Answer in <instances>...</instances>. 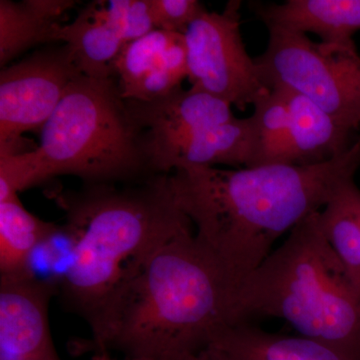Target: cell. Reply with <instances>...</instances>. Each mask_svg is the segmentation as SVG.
<instances>
[{
  "mask_svg": "<svg viewBox=\"0 0 360 360\" xmlns=\"http://www.w3.org/2000/svg\"><path fill=\"white\" fill-rule=\"evenodd\" d=\"M354 182H345L322 208L321 224L329 245L360 295V221L350 195Z\"/></svg>",
  "mask_w": 360,
  "mask_h": 360,
  "instance_id": "d6986e66",
  "label": "cell"
},
{
  "mask_svg": "<svg viewBox=\"0 0 360 360\" xmlns=\"http://www.w3.org/2000/svg\"><path fill=\"white\" fill-rule=\"evenodd\" d=\"M251 316L283 319L360 360V295L322 231L321 212L296 225L232 293L231 323Z\"/></svg>",
  "mask_w": 360,
  "mask_h": 360,
  "instance_id": "277c9868",
  "label": "cell"
},
{
  "mask_svg": "<svg viewBox=\"0 0 360 360\" xmlns=\"http://www.w3.org/2000/svg\"><path fill=\"white\" fill-rule=\"evenodd\" d=\"M255 155L252 167L288 163L290 115L285 91L272 87L253 104Z\"/></svg>",
  "mask_w": 360,
  "mask_h": 360,
  "instance_id": "ffe728a7",
  "label": "cell"
},
{
  "mask_svg": "<svg viewBox=\"0 0 360 360\" xmlns=\"http://www.w3.org/2000/svg\"><path fill=\"white\" fill-rule=\"evenodd\" d=\"M360 165V139L347 153L314 165L220 169L186 167L170 174L175 198L195 236L233 293L272 252L277 239L321 212Z\"/></svg>",
  "mask_w": 360,
  "mask_h": 360,
  "instance_id": "6da1fadb",
  "label": "cell"
},
{
  "mask_svg": "<svg viewBox=\"0 0 360 360\" xmlns=\"http://www.w3.org/2000/svg\"><path fill=\"white\" fill-rule=\"evenodd\" d=\"M84 75L68 44L44 49L0 72V156L39 148L23 134L42 129L66 90Z\"/></svg>",
  "mask_w": 360,
  "mask_h": 360,
  "instance_id": "ba28073f",
  "label": "cell"
},
{
  "mask_svg": "<svg viewBox=\"0 0 360 360\" xmlns=\"http://www.w3.org/2000/svg\"><path fill=\"white\" fill-rule=\"evenodd\" d=\"M58 224L25 210L18 196L0 201V276H20L32 251Z\"/></svg>",
  "mask_w": 360,
  "mask_h": 360,
  "instance_id": "ac0fdd59",
  "label": "cell"
},
{
  "mask_svg": "<svg viewBox=\"0 0 360 360\" xmlns=\"http://www.w3.org/2000/svg\"><path fill=\"white\" fill-rule=\"evenodd\" d=\"M255 155V127L250 116L198 130L155 151L148 162L151 174H172L186 167H251Z\"/></svg>",
  "mask_w": 360,
  "mask_h": 360,
  "instance_id": "7c38bea8",
  "label": "cell"
},
{
  "mask_svg": "<svg viewBox=\"0 0 360 360\" xmlns=\"http://www.w3.org/2000/svg\"><path fill=\"white\" fill-rule=\"evenodd\" d=\"M240 4L229 1L221 13L206 11L189 25L184 39L191 89L243 110L270 89L243 44Z\"/></svg>",
  "mask_w": 360,
  "mask_h": 360,
  "instance_id": "52a82bcc",
  "label": "cell"
},
{
  "mask_svg": "<svg viewBox=\"0 0 360 360\" xmlns=\"http://www.w3.org/2000/svg\"><path fill=\"white\" fill-rule=\"evenodd\" d=\"M32 153L37 186L58 175L86 184H132L153 175L115 78L75 80Z\"/></svg>",
  "mask_w": 360,
  "mask_h": 360,
  "instance_id": "5b68a950",
  "label": "cell"
},
{
  "mask_svg": "<svg viewBox=\"0 0 360 360\" xmlns=\"http://www.w3.org/2000/svg\"><path fill=\"white\" fill-rule=\"evenodd\" d=\"M54 198L77 238L75 262L58 295L86 322L96 354H106L130 285L161 246L193 224L177 203L170 174L125 186L86 184Z\"/></svg>",
  "mask_w": 360,
  "mask_h": 360,
  "instance_id": "7a4b0ae2",
  "label": "cell"
},
{
  "mask_svg": "<svg viewBox=\"0 0 360 360\" xmlns=\"http://www.w3.org/2000/svg\"><path fill=\"white\" fill-rule=\"evenodd\" d=\"M232 291L194 229L168 240L123 298L111 349L127 359L184 360L231 322Z\"/></svg>",
  "mask_w": 360,
  "mask_h": 360,
  "instance_id": "3957f363",
  "label": "cell"
},
{
  "mask_svg": "<svg viewBox=\"0 0 360 360\" xmlns=\"http://www.w3.org/2000/svg\"><path fill=\"white\" fill-rule=\"evenodd\" d=\"M52 42L68 44L82 72L98 79L115 78V61L127 44L106 13L105 1L91 2L70 25L56 26Z\"/></svg>",
  "mask_w": 360,
  "mask_h": 360,
  "instance_id": "9a60e30c",
  "label": "cell"
},
{
  "mask_svg": "<svg viewBox=\"0 0 360 360\" xmlns=\"http://www.w3.org/2000/svg\"><path fill=\"white\" fill-rule=\"evenodd\" d=\"M283 90L290 115V165L324 162L352 148L355 141L350 139L354 129L338 122L307 97Z\"/></svg>",
  "mask_w": 360,
  "mask_h": 360,
  "instance_id": "2e32d148",
  "label": "cell"
},
{
  "mask_svg": "<svg viewBox=\"0 0 360 360\" xmlns=\"http://www.w3.org/2000/svg\"><path fill=\"white\" fill-rule=\"evenodd\" d=\"M125 103L141 134L146 160L172 142L236 118L231 104L191 87L153 101L125 99Z\"/></svg>",
  "mask_w": 360,
  "mask_h": 360,
  "instance_id": "9c48e42d",
  "label": "cell"
},
{
  "mask_svg": "<svg viewBox=\"0 0 360 360\" xmlns=\"http://www.w3.org/2000/svg\"><path fill=\"white\" fill-rule=\"evenodd\" d=\"M110 355L105 354V352H97V354L92 357V360H110Z\"/></svg>",
  "mask_w": 360,
  "mask_h": 360,
  "instance_id": "d4e9b609",
  "label": "cell"
},
{
  "mask_svg": "<svg viewBox=\"0 0 360 360\" xmlns=\"http://www.w3.org/2000/svg\"><path fill=\"white\" fill-rule=\"evenodd\" d=\"M115 70L124 99L146 103L172 94L188 78L184 34L155 30L129 42Z\"/></svg>",
  "mask_w": 360,
  "mask_h": 360,
  "instance_id": "30bf717a",
  "label": "cell"
},
{
  "mask_svg": "<svg viewBox=\"0 0 360 360\" xmlns=\"http://www.w3.org/2000/svg\"><path fill=\"white\" fill-rule=\"evenodd\" d=\"M155 30L184 34L206 9L198 0H149Z\"/></svg>",
  "mask_w": 360,
  "mask_h": 360,
  "instance_id": "603a6c76",
  "label": "cell"
},
{
  "mask_svg": "<svg viewBox=\"0 0 360 360\" xmlns=\"http://www.w3.org/2000/svg\"><path fill=\"white\" fill-rule=\"evenodd\" d=\"M198 355L203 360H359L321 340L276 335L245 321L220 328Z\"/></svg>",
  "mask_w": 360,
  "mask_h": 360,
  "instance_id": "4fadbf2b",
  "label": "cell"
},
{
  "mask_svg": "<svg viewBox=\"0 0 360 360\" xmlns=\"http://www.w3.org/2000/svg\"><path fill=\"white\" fill-rule=\"evenodd\" d=\"M37 360H60L58 354H54L51 355H49V356L42 357V359H37Z\"/></svg>",
  "mask_w": 360,
  "mask_h": 360,
  "instance_id": "484cf974",
  "label": "cell"
},
{
  "mask_svg": "<svg viewBox=\"0 0 360 360\" xmlns=\"http://www.w3.org/2000/svg\"><path fill=\"white\" fill-rule=\"evenodd\" d=\"M105 9L127 44L155 30L149 0H111L105 1Z\"/></svg>",
  "mask_w": 360,
  "mask_h": 360,
  "instance_id": "7402d4cb",
  "label": "cell"
},
{
  "mask_svg": "<svg viewBox=\"0 0 360 360\" xmlns=\"http://www.w3.org/2000/svg\"><path fill=\"white\" fill-rule=\"evenodd\" d=\"M77 6L73 0L0 1V65H8L33 45L51 44L61 18Z\"/></svg>",
  "mask_w": 360,
  "mask_h": 360,
  "instance_id": "e0dca14e",
  "label": "cell"
},
{
  "mask_svg": "<svg viewBox=\"0 0 360 360\" xmlns=\"http://www.w3.org/2000/svg\"><path fill=\"white\" fill-rule=\"evenodd\" d=\"M266 49L255 58L269 89L309 98L338 122L360 127V56L336 51L307 35L269 26Z\"/></svg>",
  "mask_w": 360,
  "mask_h": 360,
  "instance_id": "8992f818",
  "label": "cell"
},
{
  "mask_svg": "<svg viewBox=\"0 0 360 360\" xmlns=\"http://www.w3.org/2000/svg\"><path fill=\"white\" fill-rule=\"evenodd\" d=\"M184 360H203L201 359L200 355L195 354V355H191V356L186 357V359H184Z\"/></svg>",
  "mask_w": 360,
  "mask_h": 360,
  "instance_id": "4316f807",
  "label": "cell"
},
{
  "mask_svg": "<svg viewBox=\"0 0 360 360\" xmlns=\"http://www.w3.org/2000/svg\"><path fill=\"white\" fill-rule=\"evenodd\" d=\"M110 360H115V359H111V357H110ZM125 360H137V359H125Z\"/></svg>",
  "mask_w": 360,
  "mask_h": 360,
  "instance_id": "83f0119b",
  "label": "cell"
},
{
  "mask_svg": "<svg viewBox=\"0 0 360 360\" xmlns=\"http://www.w3.org/2000/svg\"><path fill=\"white\" fill-rule=\"evenodd\" d=\"M350 195H352V203H354L355 212L359 215L360 221V189L354 182L352 184V187H350Z\"/></svg>",
  "mask_w": 360,
  "mask_h": 360,
  "instance_id": "cb8c5ba5",
  "label": "cell"
},
{
  "mask_svg": "<svg viewBox=\"0 0 360 360\" xmlns=\"http://www.w3.org/2000/svg\"><path fill=\"white\" fill-rule=\"evenodd\" d=\"M56 291L25 276H0V360L56 354L49 307Z\"/></svg>",
  "mask_w": 360,
  "mask_h": 360,
  "instance_id": "8fae6325",
  "label": "cell"
},
{
  "mask_svg": "<svg viewBox=\"0 0 360 360\" xmlns=\"http://www.w3.org/2000/svg\"><path fill=\"white\" fill-rule=\"evenodd\" d=\"M258 13L267 27L314 33L336 51L356 49L352 37L360 30V0H288L260 7Z\"/></svg>",
  "mask_w": 360,
  "mask_h": 360,
  "instance_id": "5bb4252c",
  "label": "cell"
},
{
  "mask_svg": "<svg viewBox=\"0 0 360 360\" xmlns=\"http://www.w3.org/2000/svg\"><path fill=\"white\" fill-rule=\"evenodd\" d=\"M75 250L77 238L72 229L66 224L58 225L32 251L23 276L49 286L58 295L75 262Z\"/></svg>",
  "mask_w": 360,
  "mask_h": 360,
  "instance_id": "44dd1931",
  "label": "cell"
}]
</instances>
